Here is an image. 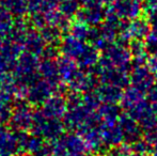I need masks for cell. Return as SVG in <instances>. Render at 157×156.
I'll use <instances>...</instances> for the list:
<instances>
[{"label": "cell", "mask_w": 157, "mask_h": 156, "mask_svg": "<svg viewBox=\"0 0 157 156\" xmlns=\"http://www.w3.org/2000/svg\"><path fill=\"white\" fill-rule=\"evenodd\" d=\"M149 32L150 25L147 21L142 17H138L136 19L127 21V24H124L121 27L120 36L123 41L128 43L132 40L144 39Z\"/></svg>", "instance_id": "3"}, {"label": "cell", "mask_w": 157, "mask_h": 156, "mask_svg": "<svg viewBox=\"0 0 157 156\" xmlns=\"http://www.w3.org/2000/svg\"><path fill=\"white\" fill-rule=\"evenodd\" d=\"M119 123H120L123 136L127 140V143L132 144L134 142H136L137 140L140 139L142 127L140 126V124L134 118L127 115L122 119H120Z\"/></svg>", "instance_id": "5"}, {"label": "cell", "mask_w": 157, "mask_h": 156, "mask_svg": "<svg viewBox=\"0 0 157 156\" xmlns=\"http://www.w3.org/2000/svg\"><path fill=\"white\" fill-rule=\"evenodd\" d=\"M108 59L113 67L128 70V65L132 60V55L128 47H125L123 45L113 46L112 48H110Z\"/></svg>", "instance_id": "4"}, {"label": "cell", "mask_w": 157, "mask_h": 156, "mask_svg": "<svg viewBox=\"0 0 157 156\" xmlns=\"http://www.w3.org/2000/svg\"><path fill=\"white\" fill-rule=\"evenodd\" d=\"M147 21L150 25V28H152V30L157 31V8L149 9Z\"/></svg>", "instance_id": "8"}, {"label": "cell", "mask_w": 157, "mask_h": 156, "mask_svg": "<svg viewBox=\"0 0 157 156\" xmlns=\"http://www.w3.org/2000/svg\"><path fill=\"white\" fill-rule=\"evenodd\" d=\"M144 3L147 6L149 9L152 8H157V0H143Z\"/></svg>", "instance_id": "11"}, {"label": "cell", "mask_w": 157, "mask_h": 156, "mask_svg": "<svg viewBox=\"0 0 157 156\" xmlns=\"http://www.w3.org/2000/svg\"><path fill=\"white\" fill-rule=\"evenodd\" d=\"M147 65L152 73L157 75V55H150L147 58Z\"/></svg>", "instance_id": "9"}, {"label": "cell", "mask_w": 157, "mask_h": 156, "mask_svg": "<svg viewBox=\"0 0 157 156\" xmlns=\"http://www.w3.org/2000/svg\"><path fill=\"white\" fill-rule=\"evenodd\" d=\"M114 18L120 21H129L140 17L142 13V1L141 0H117L112 8Z\"/></svg>", "instance_id": "1"}, {"label": "cell", "mask_w": 157, "mask_h": 156, "mask_svg": "<svg viewBox=\"0 0 157 156\" xmlns=\"http://www.w3.org/2000/svg\"><path fill=\"white\" fill-rule=\"evenodd\" d=\"M155 74L152 73L147 63L134 64L129 74V81L132 87L145 92L149 91L155 82Z\"/></svg>", "instance_id": "2"}, {"label": "cell", "mask_w": 157, "mask_h": 156, "mask_svg": "<svg viewBox=\"0 0 157 156\" xmlns=\"http://www.w3.org/2000/svg\"><path fill=\"white\" fill-rule=\"evenodd\" d=\"M144 131V140L149 144L151 152L157 156V125Z\"/></svg>", "instance_id": "7"}, {"label": "cell", "mask_w": 157, "mask_h": 156, "mask_svg": "<svg viewBox=\"0 0 157 156\" xmlns=\"http://www.w3.org/2000/svg\"><path fill=\"white\" fill-rule=\"evenodd\" d=\"M145 50L149 55H157V31L152 30L144 38Z\"/></svg>", "instance_id": "6"}, {"label": "cell", "mask_w": 157, "mask_h": 156, "mask_svg": "<svg viewBox=\"0 0 157 156\" xmlns=\"http://www.w3.org/2000/svg\"><path fill=\"white\" fill-rule=\"evenodd\" d=\"M149 100L151 102H157V78L152 88L149 90Z\"/></svg>", "instance_id": "10"}]
</instances>
